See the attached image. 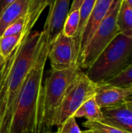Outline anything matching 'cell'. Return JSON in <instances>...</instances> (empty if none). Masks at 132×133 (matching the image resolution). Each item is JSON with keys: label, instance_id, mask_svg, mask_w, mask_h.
Listing matches in <instances>:
<instances>
[{"label": "cell", "instance_id": "obj_1", "mask_svg": "<svg viewBox=\"0 0 132 133\" xmlns=\"http://www.w3.org/2000/svg\"><path fill=\"white\" fill-rule=\"evenodd\" d=\"M41 31L26 33L0 72V132L8 133L20 87L30 71Z\"/></svg>", "mask_w": 132, "mask_h": 133}, {"label": "cell", "instance_id": "obj_2", "mask_svg": "<svg viewBox=\"0 0 132 133\" xmlns=\"http://www.w3.org/2000/svg\"><path fill=\"white\" fill-rule=\"evenodd\" d=\"M49 39L42 30L32 66L19 91L8 133H24L38 104L49 50Z\"/></svg>", "mask_w": 132, "mask_h": 133}, {"label": "cell", "instance_id": "obj_3", "mask_svg": "<svg viewBox=\"0 0 132 133\" xmlns=\"http://www.w3.org/2000/svg\"><path fill=\"white\" fill-rule=\"evenodd\" d=\"M132 62V37L119 33L86 69L95 83H104L122 72Z\"/></svg>", "mask_w": 132, "mask_h": 133}, {"label": "cell", "instance_id": "obj_4", "mask_svg": "<svg viewBox=\"0 0 132 133\" xmlns=\"http://www.w3.org/2000/svg\"><path fill=\"white\" fill-rule=\"evenodd\" d=\"M80 71L81 69L78 66L62 70L51 69L42 87L44 121L47 126L52 128L55 115L64 97L70 84Z\"/></svg>", "mask_w": 132, "mask_h": 133}, {"label": "cell", "instance_id": "obj_5", "mask_svg": "<svg viewBox=\"0 0 132 133\" xmlns=\"http://www.w3.org/2000/svg\"><path fill=\"white\" fill-rule=\"evenodd\" d=\"M121 0H114L107 14L93 34L79 59V68L87 69L104 48L120 33L117 17Z\"/></svg>", "mask_w": 132, "mask_h": 133}, {"label": "cell", "instance_id": "obj_6", "mask_svg": "<svg viewBox=\"0 0 132 133\" xmlns=\"http://www.w3.org/2000/svg\"><path fill=\"white\" fill-rule=\"evenodd\" d=\"M97 83L93 82L82 70L70 84L55 115L53 126H60L87 100L95 95Z\"/></svg>", "mask_w": 132, "mask_h": 133}, {"label": "cell", "instance_id": "obj_7", "mask_svg": "<svg viewBox=\"0 0 132 133\" xmlns=\"http://www.w3.org/2000/svg\"><path fill=\"white\" fill-rule=\"evenodd\" d=\"M79 49L72 37L65 35L61 31L50 43L47 58L51 69L62 70L79 66Z\"/></svg>", "mask_w": 132, "mask_h": 133}, {"label": "cell", "instance_id": "obj_8", "mask_svg": "<svg viewBox=\"0 0 132 133\" xmlns=\"http://www.w3.org/2000/svg\"><path fill=\"white\" fill-rule=\"evenodd\" d=\"M132 95V86L118 87L107 83H97L94 97L101 108L113 107L124 103Z\"/></svg>", "mask_w": 132, "mask_h": 133}, {"label": "cell", "instance_id": "obj_9", "mask_svg": "<svg viewBox=\"0 0 132 133\" xmlns=\"http://www.w3.org/2000/svg\"><path fill=\"white\" fill-rule=\"evenodd\" d=\"M71 0H54L49 6L48 14L43 30L46 32L49 44L61 31L64 22L69 12Z\"/></svg>", "mask_w": 132, "mask_h": 133}, {"label": "cell", "instance_id": "obj_10", "mask_svg": "<svg viewBox=\"0 0 132 133\" xmlns=\"http://www.w3.org/2000/svg\"><path fill=\"white\" fill-rule=\"evenodd\" d=\"M114 0H96V4L90 14L84 32L82 34L80 48H79V59L87 46L89 41L93 37V34L107 14Z\"/></svg>", "mask_w": 132, "mask_h": 133}, {"label": "cell", "instance_id": "obj_11", "mask_svg": "<svg viewBox=\"0 0 132 133\" xmlns=\"http://www.w3.org/2000/svg\"><path fill=\"white\" fill-rule=\"evenodd\" d=\"M102 122L119 128L128 133H132V110L122 103L113 107L102 108Z\"/></svg>", "mask_w": 132, "mask_h": 133}, {"label": "cell", "instance_id": "obj_12", "mask_svg": "<svg viewBox=\"0 0 132 133\" xmlns=\"http://www.w3.org/2000/svg\"><path fill=\"white\" fill-rule=\"evenodd\" d=\"M31 0H16L0 16V37L5 30L19 18L26 16Z\"/></svg>", "mask_w": 132, "mask_h": 133}, {"label": "cell", "instance_id": "obj_13", "mask_svg": "<svg viewBox=\"0 0 132 133\" xmlns=\"http://www.w3.org/2000/svg\"><path fill=\"white\" fill-rule=\"evenodd\" d=\"M75 118H86L89 122H102L103 115L102 108L97 104L94 96L84 102L75 112Z\"/></svg>", "mask_w": 132, "mask_h": 133}, {"label": "cell", "instance_id": "obj_14", "mask_svg": "<svg viewBox=\"0 0 132 133\" xmlns=\"http://www.w3.org/2000/svg\"><path fill=\"white\" fill-rule=\"evenodd\" d=\"M54 0H31L26 17V26L24 34L32 30L44 9L51 6Z\"/></svg>", "mask_w": 132, "mask_h": 133}, {"label": "cell", "instance_id": "obj_15", "mask_svg": "<svg viewBox=\"0 0 132 133\" xmlns=\"http://www.w3.org/2000/svg\"><path fill=\"white\" fill-rule=\"evenodd\" d=\"M117 25L120 33L132 37V9L126 0H121L117 17Z\"/></svg>", "mask_w": 132, "mask_h": 133}, {"label": "cell", "instance_id": "obj_16", "mask_svg": "<svg viewBox=\"0 0 132 133\" xmlns=\"http://www.w3.org/2000/svg\"><path fill=\"white\" fill-rule=\"evenodd\" d=\"M96 0H84L81 5V6L79 9V27H78L77 32H76L75 35L73 37L79 49L80 48V44H81L82 34L84 32V30L86 28V26L89 18L90 16V14L93 11V9L96 4Z\"/></svg>", "mask_w": 132, "mask_h": 133}, {"label": "cell", "instance_id": "obj_17", "mask_svg": "<svg viewBox=\"0 0 132 133\" xmlns=\"http://www.w3.org/2000/svg\"><path fill=\"white\" fill-rule=\"evenodd\" d=\"M24 35L20 34L12 36L0 37V52L3 58H7L12 55L14 50L18 47Z\"/></svg>", "mask_w": 132, "mask_h": 133}, {"label": "cell", "instance_id": "obj_18", "mask_svg": "<svg viewBox=\"0 0 132 133\" xmlns=\"http://www.w3.org/2000/svg\"><path fill=\"white\" fill-rule=\"evenodd\" d=\"M79 23V10L75 9L72 11H69L66 19L64 22L62 27V33L68 36L73 37L78 30Z\"/></svg>", "mask_w": 132, "mask_h": 133}, {"label": "cell", "instance_id": "obj_19", "mask_svg": "<svg viewBox=\"0 0 132 133\" xmlns=\"http://www.w3.org/2000/svg\"><path fill=\"white\" fill-rule=\"evenodd\" d=\"M35 120V133H54L51 132V127L47 126L44 121V110H43V97L42 90L34 113Z\"/></svg>", "mask_w": 132, "mask_h": 133}, {"label": "cell", "instance_id": "obj_20", "mask_svg": "<svg viewBox=\"0 0 132 133\" xmlns=\"http://www.w3.org/2000/svg\"><path fill=\"white\" fill-rule=\"evenodd\" d=\"M107 83L118 87L132 86V62L122 72L108 80Z\"/></svg>", "mask_w": 132, "mask_h": 133}, {"label": "cell", "instance_id": "obj_21", "mask_svg": "<svg viewBox=\"0 0 132 133\" xmlns=\"http://www.w3.org/2000/svg\"><path fill=\"white\" fill-rule=\"evenodd\" d=\"M85 128L90 129H96L100 133H128L127 132L114 127L113 125L106 124L102 122H89L86 121L82 124Z\"/></svg>", "mask_w": 132, "mask_h": 133}, {"label": "cell", "instance_id": "obj_22", "mask_svg": "<svg viewBox=\"0 0 132 133\" xmlns=\"http://www.w3.org/2000/svg\"><path fill=\"white\" fill-rule=\"evenodd\" d=\"M26 17L23 16L10 24L4 31L2 37H6V36H12V35H17V34H24L25 31V26H26Z\"/></svg>", "mask_w": 132, "mask_h": 133}, {"label": "cell", "instance_id": "obj_23", "mask_svg": "<svg viewBox=\"0 0 132 133\" xmlns=\"http://www.w3.org/2000/svg\"><path fill=\"white\" fill-rule=\"evenodd\" d=\"M75 118H76L72 115L65 119L63 123L58 126L59 128L57 133H82Z\"/></svg>", "mask_w": 132, "mask_h": 133}, {"label": "cell", "instance_id": "obj_24", "mask_svg": "<svg viewBox=\"0 0 132 133\" xmlns=\"http://www.w3.org/2000/svg\"><path fill=\"white\" fill-rule=\"evenodd\" d=\"M16 0H0V16L4 12V10Z\"/></svg>", "mask_w": 132, "mask_h": 133}, {"label": "cell", "instance_id": "obj_25", "mask_svg": "<svg viewBox=\"0 0 132 133\" xmlns=\"http://www.w3.org/2000/svg\"><path fill=\"white\" fill-rule=\"evenodd\" d=\"M84 0H73L72 4L70 5V9L69 11H72L75 9H79V7L81 6L82 3L83 2Z\"/></svg>", "mask_w": 132, "mask_h": 133}, {"label": "cell", "instance_id": "obj_26", "mask_svg": "<svg viewBox=\"0 0 132 133\" xmlns=\"http://www.w3.org/2000/svg\"><path fill=\"white\" fill-rule=\"evenodd\" d=\"M36 111V110H35ZM35 113V112H34ZM24 133H35V120H34V115L33 117L27 128V129L26 130V132Z\"/></svg>", "mask_w": 132, "mask_h": 133}, {"label": "cell", "instance_id": "obj_27", "mask_svg": "<svg viewBox=\"0 0 132 133\" xmlns=\"http://www.w3.org/2000/svg\"><path fill=\"white\" fill-rule=\"evenodd\" d=\"M125 104H127V106H128L129 108H131L132 110V95H131L130 97H128L126 99Z\"/></svg>", "mask_w": 132, "mask_h": 133}, {"label": "cell", "instance_id": "obj_28", "mask_svg": "<svg viewBox=\"0 0 132 133\" xmlns=\"http://www.w3.org/2000/svg\"><path fill=\"white\" fill-rule=\"evenodd\" d=\"M5 58L2 57V55L0 56V72L4 66V64H5Z\"/></svg>", "mask_w": 132, "mask_h": 133}, {"label": "cell", "instance_id": "obj_29", "mask_svg": "<svg viewBox=\"0 0 132 133\" xmlns=\"http://www.w3.org/2000/svg\"><path fill=\"white\" fill-rule=\"evenodd\" d=\"M82 133H100L99 131L96 130V129H88L87 130H85V131H82Z\"/></svg>", "mask_w": 132, "mask_h": 133}, {"label": "cell", "instance_id": "obj_30", "mask_svg": "<svg viewBox=\"0 0 132 133\" xmlns=\"http://www.w3.org/2000/svg\"><path fill=\"white\" fill-rule=\"evenodd\" d=\"M126 2L128 4V5L130 6V8L132 9V0H126Z\"/></svg>", "mask_w": 132, "mask_h": 133}, {"label": "cell", "instance_id": "obj_31", "mask_svg": "<svg viewBox=\"0 0 132 133\" xmlns=\"http://www.w3.org/2000/svg\"><path fill=\"white\" fill-rule=\"evenodd\" d=\"M1 55H1V52H0V56H1Z\"/></svg>", "mask_w": 132, "mask_h": 133}, {"label": "cell", "instance_id": "obj_32", "mask_svg": "<svg viewBox=\"0 0 132 133\" xmlns=\"http://www.w3.org/2000/svg\"><path fill=\"white\" fill-rule=\"evenodd\" d=\"M0 133H2V132H0Z\"/></svg>", "mask_w": 132, "mask_h": 133}, {"label": "cell", "instance_id": "obj_33", "mask_svg": "<svg viewBox=\"0 0 132 133\" xmlns=\"http://www.w3.org/2000/svg\"><path fill=\"white\" fill-rule=\"evenodd\" d=\"M54 133H57V132H54Z\"/></svg>", "mask_w": 132, "mask_h": 133}]
</instances>
